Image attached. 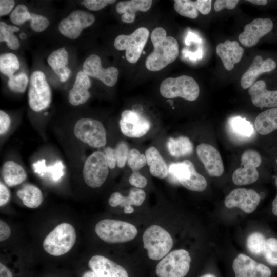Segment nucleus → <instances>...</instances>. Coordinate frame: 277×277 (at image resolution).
I'll use <instances>...</instances> for the list:
<instances>
[{
  "label": "nucleus",
  "instance_id": "f8f14e48",
  "mask_svg": "<svg viewBox=\"0 0 277 277\" xmlns=\"http://www.w3.org/2000/svg\"><path fill=\"white\" fill-rule=\"evenodd\" d=\"M261 163V156L256 150L245 151L241 156V167L236 169L232 174L233 183L241 186L255 182L259 177L256 168Z\"/></svg>",
  "mask_w": 277,
  "mask_h": 277
},
{
  "label": "nucleus",
  "instance_id": "4468645a",
  "mask_svg": "<svg viewBox=\"0 0 277 277\" xmlns=\"http://www.w3.org/2000/svg\"><path fill=\"white\" fill-rule=\"evenodd\" d=\"M83 71L89 77L98 79L108 87L113 86L117 81L118 69L114 67L104 68L100 57L95 54L90 55L85 60Z\"/></svg>",
  "mask_w": 277,
  "mask_h": 277
},
{
  "label": "nucleus",
  "instance_id": "c85d7f7f",
  "mask_svg": "<svg viewBox=\"0 0 277 277\" xmlns=\"http://www.w3.org/2000/svg\"><path fill=\"white\" fill-rule=\"evenodd\" d=\"M2 175L6 184L13 187L22 183L27 177L24 168L13 161L5 162L2 168Z\"/></svg>",
  "mask_w": 277,
  "mask_h": 277
},
{
  "label": "nucleus",
  "instance_id": "6e6d98bb",
  "mask_svg": "<svg viewBox=\"0 0 277 277\" xmlns=\"http://www.w3.org/2000/svg\"><path fill=\"white\" fill-rule=\"evenodd\" d=\"M271 212L274 216L277 217V193L272 202Z\"/></svg>",
  "mask_w": 277,
  "mask_h": 277
},
{
  "label": "nucleus",
  "instance_id": "f704fd0d",
  "mask_svg": "<svg viewBox=\"0 0 277 277\" xmlns=\"http://www.w3.org/2000/svg\"><path fill=\"white\" fill-rule=\"evenodd\" d=\"M20 64L17 56L12 53H4L0 55V71L8 78L19 69Z\"/></svg>",
  "mask_w": 277,
  "mask_h": 277
},
{
  "label": "nucleus",
  "instance_id": "09e8293b",
  "mask_svg": "<svg viewBox=\"0 0 277 277\" xmlns=\"http://www.w3.org/2000/svg\"><path fill=\"white\" fill-rule=\"evenodd\" d=\"M104 154L109 168L111 169H114L116 165L115 149L110 147H107L105 149Z\"/></svg>",
  "mask_w": 277,
  "mask_h": 277
},
{
  "label": "nucleus",
  "instance_id": "9b49d317",
  "mask_svg": "<svg viewBox=\"0 0 277 277\" xmlns=\"http://www.w3.org/2000/svg\"><path fill=\"white\" fill-rule=\"evenodd\" d=\"M109 173L104 153L94 151L85 160L83 175L86 184L91 188H98L105 182Z\"/></svg>",
  "mask_w": 277,
  "mask_h": 277
},
{
  "label": "nucleus",
  "instance_id": "c9c22d12",
  "mask_svg": "<svg viewBox=\"0 0 277 277\" xmlns=\"http://www.w3.org/2000/svg\"><path fill=\"white\" fill-rule=\"evenodd\" d=\"M267 238L262 232L256 231L250 234L246 242L248 250L256 256H263Z\"/></svg>",
  "mask_w": 277,
  "mask_h": 277
},
{
  "label": "nucleus",
  "instance_id": "423d86ee",
  "mask_svg": "<svg viewBox=\"0 0 277 277\" xmlns=\"http://www.w3.org/2000/svg\"><path fill=\"white\" fill-rule=\"evenodd\" d=\"M191 257L183 249L169 252L156 265L155 272L158 277H184L190 269Z\"/></svg>",
  "mask_w": 277,
  "mask_h": 277
},
{
  "label": "nucleus",
  "instance_id": "20e7f679",
  "mask_svg": "<svg viewBox=\"0 0 277 277\" xmlns=\"http://www.w3.org/2000/svg\"><path fill=\"white\" fill-rule=\"evenodd\" d=\"M143 241L149 258L155 261L163 259L173 246V240L169 232L157 225H151L145 230Z\"/></svg>",
  "mask_w": 277,
  "mask_h": 277
},
{
  "label": "nucleus",
  "instance_id": "4c0bfd02",
  "mask_svg": "<svg viewBox=\"0 0 277 277\" xmlns=\"http://www.w3.org/2000/svg\"><path fill=\"white\" fill-rule=\"evenodd\" d=\"M263 256L267 264L277 267V238H267Z\"/></svg>",
  "mask_w": 277,
  "mask_h": 277
},
{
  "label": "nucleus",
  "instance_id": "bf43d9fd",
  "mask_svg": "<svg viewBox=\"0 0 277 277\" xmlns=\"http://www.w3.org/2000/svg\"><path fill=\"white\" fill-rule=\"evenodd\" d=\"M19 38L21 39H25L27 38V34L25 32H21L19 35Z\"/></svg>",
  "mask_w": 277,
  "mask_h": 277
},
{
  "label": "nucleus",
  "instance_id": "393cba45",
  "mask_svg": "<svg viewBox=\"0 0 277 277\" xmlns=\"http://www.w3.org/2000/svg\"><path fill=\"white\" fill-rule=\"evenodd\" d=\"M216 51L225 68L228 71L231 70L234 64L241 61L244 53V49L239 46L238 42L229 39L224 43L219 44Z\"/></svg>",
  "mask_w": 277,
  "mask_h": 277
},
{
  "label": "nucleus",
  "instance_id": "39448f33",
  "mask_svg": "<svg viewBox=\"0 0 277 277\" xmlns=\"http://www.w3.org/2000/svg\"><path fill=\"white\" fill-rule=\"evenodd\" d=\"M160 91L162 96L166 98L180 97L193 101L199 96L200 88L193 77L184 75L163 80L160 87Z\"/></svg>",
  "mask_w": 277,
  "mask_h": 277
},
{
  "label": "nucleus",
  "instance_id": "13d9d810",
  "mask_svg": "<svg viewBox=\"0 0 277 277\" xmlns=\"http://www.w3.org/2000/svg\"><path fill=\"white\" fill-rule=\"evenodd\" d=\"M82 277H103L101 276L92 271H88L85 272L82 275Z\"/></svg>",
  "mask_w": 277,
  "mask_h": 277
},
{
  "label": "nucleus",
  "instance_id": "bb28decb",
  "mask_svg": "<svg viewBox=\"0 0 277 277\" xmlns=\"http://www.w3.org/2000/svg\"><path fill=\"white\" fill-rule=\"evenodd\" d=\"M151 0H130L119 2L115 10L117 13L122 14V21L124 23H131L135 19V13L140 11L146 12L151 7Z\"/></svg>",
  "mask_w": 277,
  "mask_h": 277
},
{
  "label": "nucleus",
  "instance_id": "49530a36",
  "mask_svg": "<svg viewBox=\"0 0 277 277\" xmlns=\"http://www.w3.org/2000/svg\"><path fill=\"white\" fill-rule=\"evenodd\" d=\"M238 2V0H217L214 4V9L217 12L224 8L233 9Z\"/></svg>",
  "mask_w": 277,
  "mask_h": 277
},
{
  "label": "nucleus",
  "instance_id": "052dcab7",
  "mask_svg": "<svg viewBox=\"0 0 277 277\" xmlns=\"http://www.w3.org/2000/svg\"><path fill=\"white\" fill-rule=\"evenodd\" d=\"M200 277H215L214 275L211 274H206L202 276H201Z\"/></svg>",
  "mask_w": 277,
  "mask_h": 277
},
{
  "label": "nucleus",
  "instance_id": "2eb2a0df",
  "mask_svg": "<svg viewBox=\"0 0 277 277\" xmlns=\"http://www.w3.org/2000/svg\"><path fill=\"white\" fill-rule=\"evenodd\" d=\"M274 23L270 18H257L244 27L239 36L241 43L246 47L255 45L260 39L273 30Z\"/></svg>",
  "mask_w": 277,
  "mask_h": 277
},
{
  "label": "nucleus",
  "instance_id": "412c9836",
  "mask_svg": "<svg viewBox=\"0 0 277 277\" xmlns=\"http://www.w3.org/2000/svg\"><path fill=\"white\" fill-rule=\"evenodd\" d=\"M253 104L261 108L277 107V89L269 90L263 80L255 82L248 90Z\"/></svg>",
  "mask_w": 277,
  "mask_h": 277
},
{
  "label": "nucleus",
  "instance_id": "58836bf2",
  "mask_svg": "<svg viewBox=\"0 0 277 277\" xmlns=\"http://www.w3.org/2000/svg\"><path fill=\"white\" fill-rule=\"evenodd\" d=\"M29 80L25 73H20L9 78L8 86L13 92L24 93L27 89Z\"/></svg>",
  "mask_w": 277,
  "mask_h": 277
},
{
  "label": "nucleus",
  "instance_id": "de8ad7c7",
  "mask_svg": "<svg viewBox=\"0 0 277 277\" xmlns=\"http://www.w3.org/2000/svg\"><path fill=\"white\" fill-rule=\"evenodd\" d=\"M11 124V120L8 114L4 111L0 110V135L3 136L8 131Z\"/></svg>",
  "mask_w": 277,
  "mask_h": 277
},
{
  "label": "nucleus",
  "instance_id": "6e6552de",
  "mask_svg": "<svg viewBox=\"0 0 277 277\" xmlns=\"http://www.w3.org/2000/svg\"><path fill=\"white\" fill-rule=\"evenodd\" d=\"M75 137L93 148H100L106 145V131L103 123L89 117L79 119L73 128Z\"/></svg>",
  "mask_w": 277,
  "mask_h": 277
},
{
  "label": "nucleus",
  "instance_id": "e433bc0d",
  "mask_svg": "<svg viewBox=\"0 0 277 277\" xmlns=\"http://www.w3.org/2000/svg\"><path fill=\"white\" fill-rule=\"evenodd\" d=\"M174 8L179 14L190 18H196L199 14L195 1L176 0L174 1Z\"/></svg>",
  "mask_w": 277,
  "mask_h": 277
},
{
  "label": "nucleus",
  "instance_id": "a211bd4d",
  "mask_svg": "<svg viewBox=\"0 0 277 277\" xmlns=\"http://www.w3.org/2000/svg\"><path fill=\"white\" fill-rule=\"evenodd\" d=\"M261 199V195L253 189L244 188L233 190L225 199L226 207H238L247 213H251L256 209Z\"/></svg>",
  "mask_w": 277,
  "mask_h": 277
},
{
  "label": "nucleus",
  "instance_id": "473e14b6",
  "mask_svg": "<svg viewBox=\"0 0 277 277\" xmlns=\"http://www.w3.org/2000/svg\"><path fill=\"white\" fill-rule=\"evenodd\" d=\"M19 31L15 26L9 25L4 22H0V42H5L8 47L12 50H17L20 43L14 32Z\"/></svg>",
  "mask_w": 277,
  "mask_h": 277
},
{
  "label": "nucleus",
  "instance_id": "9d476101",
  "mask_svg": "<svg viewBox=\"0 0 277 277\" xmlns=\"http://www.w3.org/2000/svg\"><path fill=\"white\" fill-rule=\"evenodd\" d=\"M149 35L148 30L141 27L129 35H118L114 41V46L117 50H125L126 60L134 64L139 60Z\"/></svg>",
  "mask_w": 277,
  "mask_h": 277
},
{
  "label": "nucleus",
  "instance_id": "dca6fc26",
  "mask_svg": "<svg viewBox=\"0 0 277 277\" xmlns=\"http://www.w3.org/2000/svg\"><path fill=\"white\" fill-rule=\"evenodd\" d=\"M232 268L235 277H272V271L267 265L258 263L250 257L240 253L234 259Z\"/></svg>",
  "mask_w": 277,
  "mask_h": 277
},
{
  "label": "nucleus",
  "instance_id": "5fc2aeb1",
  "mask_svg": "<svg viewBox=\"0 0 277 277\" xmlns=\"http://www.w3.org/2000/svg\"><path fill=\"white\" fill-rule=\"evenodd\" d=\"M0 277H13L10 270L2 263H0Z\"/></svg>",
  "mask_w": 277,
  "mask_h": 277
},
{
  "label": "nucleus",
  "instance_id": "37998d69",
  "mask_svg": "<svg viewBox=\"0 0 277 277\" xmlns=\"http://www.w3.org/2000/svg\"><path fill=\"white\" fill-rule=\"evenodd\" d=\"M114 149L116 157V165L120 168H123L127 162L130 151L128 145L126 142L122 141L117 144Z\"/></svg>",
  "mask_w": 277,
  "mask_h": 277
},
{
  "label": "nucleus",
  "instance_id": "680f3d73",
  "mask_svg": "<svg viewBox=\"0 0 277 277\" xmlns=\"http://www.w3.org/2000/svg\"><path fill=\"white\" fill-rule=\"evenodd\" d=\"M276 165H277V157L276 159ZM274 183H275V185L276 187H277V176L275 177Z\"/></svg>",
  "mask_w": 277,
  "mask_h": 277
},
{
  "label": "nucleus",
  "instance_id": "79ce46f5",
  "mask_svg": "<svg viewBox=\"0 0 277 277\" xmlns=\"http://www.w3.org/2000/svg\"><path fill=\"white\" fill-rule=\"evenodd\" d=\"M49 21L44 15L31 13L30 26L35 32L39 33L46 30L49 25Z\"/></svg>",
  "mask_w": 277,
  "mask_h": 277
},
{
  "label": "nucleus",
  "instance_id": "3c124183",
  "mask_svg": "<svg viewBox=\"0 0 277 277\" xmlns=\"http://www.w3.org/2000/svg\"><path fill=\"white\" fill-rule=\"evenodd\" d=\"M196 8L203 15L208 14L211 10V0H196L195 1Z\"/></svg>",
  "mask_w": 277,
  "mask_h": 277
},
{
  "label": "nucleus",
  "instance_id": "7c9ffc66",
  "mask_svg": "<svg viewBox=\"0 0 277 277\" xmlns=\"http://www.w3.org/2000/svg\"><path fill=\"white\" fill-rule=\"evenodd\" d=\"M23 203L30 208H36L42 203L44 197L41 189L33 184H26L16 193Z\"/></svg>",
  "mask_w": 277,
  "mask_h": 277
},
{
  "label": "nucleus",
  "instance_id": "603ef678",
  "mask_svg": "<svg viewBox=\"0 0 277 277\" xmlns=\"http://www.w3.org/2000/svg\"><path fill=\"white\" fill-rule=\"evenodd\" d=\"M10 192L8 187L3 183H0V206L5 205L9 201Z\"/></svg>",
  "mask_w": 277,
  "mask_h": 277
},
{
  "label": "nucleus",
  "instance_id": "c03bdc74",
  "mask_svg": "<svg viewBox=\"0 0 277 277\" xmlns=\"http://www.w3.org/2000/svg\"><path fill=\"white\" fill-rule=\"evenodd\" d=\"M115 1L113 0H84L81 2L88 10L98 11L105 8L108 4H113Z\"/></svg>",
  "mask_w": 277,
  "mask_h": 277
},
{
  "label": "nucleus",
  "instance_id": "a18cd8bd",
  "mask_svg": "<svg viewBox=\"0 0 277 277\" xmlns=\"http://www.w3.org/2000/svg\"><path fill=\"white\" fill-rule=\"evenodd\" d=\"M129 182L135 187L142 188L147 184V180L138 171H133L129 178Z\"/></svg>",
  "mask_w": 277,
  "mask_h": 277
},
{
  "label": "nucleus",
  "instance_id": "cd10ccee",
  "mask_svg": "<svg viewBox=\"0 0 277 277\" xmlns=\"http://www.w3.org/2000/svg\"><path fill=\"white\" fill-rule=\"evenodd\" d=\"M145 155L151 175L161 179L168 175L169 168L156 147L151 146L147 149Z\"/></svg>",
  "mask_w": 277,
  "mask_h": 277
},
{
  "label": "nucleus",
  "instance_id": "f3484780",
  "mask_svg": "<svg viewBox=\"0 0 277 277\" xmlns=\"http://www.w3.org/2000/svg\"><path fill=\"white\" fill-rule=\"evenodd\" d=\"M119 124L123 134L131 138L143 136L151 127L149 120L130 110H125L122 112Z\"/></svg>",
  "mask_w": 277,
  "mask_h": 277
},
{
  "label": "nucleus",
  "instance_id": "f257e3e1",
  "mask_svg": "<svg viewBox=\"0 0 277 277\" xmlns=\"http://www.w3.org/2000/svg\"><path fill=\"white\" fill-rule=\"evenodd\" d=\"M150 38L154 50L146 58L145 66L149 71H158L176 60L179 44L175 38L167 36L166 30L160 27L153 30Z\"/></svg>",
  "mask_w": 277,
  "mask_h": 277
},
{
  "label": "nucleus",
  "instance_id": "aec40b11",
  "mask_svg": "<svg viewBox=\"0 0 277 277\" xmlns=\"http://www.w3.org/2000/svg\"><path fill=\"white\" fill-rule=\"evenodd\" d=\"M277 67L275 60L271 57L263 59L261 55L255 56L248 70L243 74L241 79V85L244 89L250 87L260 75L269 73Z\"/></svg>",
  "mask_w": 277,
  "mask_h": 277
},
{
  "label": "nucleus",
  "instance_id": "ddd939ff",
  "mask_svg": "<svg viewBox=\"0 0 277 277\" xmlns=\"http://www.w3.org/2000/svg\"><path fill=\"white\" fill-rule=\"evenodd\" d=\"M95 20L92 13L82 9L75 10L60 22L58 31L65 37L76 39L83 30L92 25Z\"/></svg>",
  "mask_w": 277,
  "mask_h": 277
},
{
  "label": "nucleus",
  "instance_id": "f03ea898",
  "mask_svg": "<svg viewBox=\"0 0 277 277\" xmlns=\"http://www.w3.org/2000/svg\"><path fill=\"white\" fill-rule=\"evenodd\" d=\"M95 231L103 241L109 243H120L131 241L137 234L133 224L120 220L104 219L95 226Z\"/></svg>",
  "mask_w": 277,
  "mask_h": 277
},
{
  "label": "nucleus",
  "instance_id": "b1692460",
  "mask_svg": "<svg viewBox=\"0 0 277 277\" xmlns=\"http://www.w3.org/2000/svg\"><path fill=\"white\" fill-rule=\"evenodd\" d=\"M91 85L89 76L83 70L79 71L73 86L69 91L68 100L69 103L74 106L85 104L90 97L89 89Z\"/></svg>",
  "mask_w": 277,
  "mask_h": 277
},
{
  "label": "nucleus",
  "instance_id": "4be33fe9",
  "mask_svg": "<svg viewBox=\"0 0 277 277\" xmlns=\"http://www.w3.org/2000/svg\"><path fill=\"white\" fill-rule=\"evenodd\" d=\"M88 266L92 271L103 277H129L123 266L102 255L91 257Z\"/></svg>",
  "mask_w": 277,
  "mask_h": 277
},
{
  "label": "nucleus",
  "instance_id": "1a4fd4ad",
  "mask_svg": "<svg viewBox=\"0 0 277 277\" xmlns=\"http://www.w3.org/2000/svg\"><path fill=\"white\" fill-rule=\"evenodd\" d=\"M28 98L30 108L35 112H41L49 106L52 100L51 90L43 72L36 70L32 73Z\"/></svg>",
  "mask_w": 277,
  "mask_h": 277
},
{
  "label": "nucleus",
  "instance_id": "72a5a7b5",
  "mask_svg": "<svg viewBox=\"0 0 277 277\" xmlns=\"http://www.w3.org/2000/svg\"><path fill=\"white\" fill-rule=\"evenodd\" d=\"M229 126L231 131L242 137H250L254 133L252 124L244 118L235 116L229 121Z\"/></svg>",
  "mask_w": 277,
  "mask_h": 277
},
{
  "label": "nucleus",
  "instance_id": "c756f323",
  "mask_svg": "<svg viewBox=\"0 0 277 277\" xmlns=\"http://www.w3.org/2000/svg\"><path fill=\"white\" fill-rule=\"evenodd\" d=\"M254 127L261 135H268L277 130V107L261 112L254 120Z\"/></svg>",
  "mask_w": 277,
  "mask_h": 277
},
{
  "label": "nucleus",
  "instance_id": "6ab92c4d",
  "mask_svg": "<svg viewBox=\"0 0 277 277\" xmlns=\"http://www.w3.org/2000/svg\"><path fill=\"white\" fill-rule=\"evenodd\" d=\"M196 153L210 176L219 177L222 175L224 171L223 163L219 152L214 146L201 143L196 147Z\"/></svg>",
  "mask_w": 277,
  "mask_h": 277
},
{
  "label": "nucleus",
  "instance_id": "ea45409f",
  "mask_svg": "<svg viewBox=\"0 0 277 277\" xmlns=\"http://www.w3.org/2000/svg\"><path fill=\"white\" fill-rule=\"evenodd\" d=\"M10 21L16 25H21L31 19V13L27 7L19 4L15 7L10 15Z\"/></svg>",
  "mask_w": 277,
  "mask_h": 277
},
{
  "label": "nucleus",
  "instance_id": "0eeeda50",
  "mask_svg": "<svg viewBox=\"0 0 277 277\" xmlns=\"http://www.w3.org/2000/svg\"><path fill=\"white\" fill-rule=\"evenodd\" d=\"M168 175L191 191L201 192L207 186L205 178L196 171L193 163L188 160L171 164Z\"/></svg>",
  "mask_w": 277,
  "mask_h": 277
},
{
  "label": "nucleus",
  "instance_id": "7ed1b4c3",
  "mask_svg": "<svg viewBox=\"0 0 277 277\" xmlns=\"http://www.w3.org/2000/svg\"><path fill=\"white\" fill-rule=\"evenodd\" d=\"M76 239L74 227L67 223L58 225L45 238L43 248L48 254L60 256L69 252Z\"/></svg>",
  "mask_w": 277,
  "mask_h": 277
},
{
  "label": "nucleus",
  "instance_id": "5701e85b",
  "mask_svg": "<svg viewBox=\"0 0 277 277\" xmlns=\"http://www.w3.org/2000/svg\"><path fill=\"white\" fill-rule=\"evenodd\" d=\"M146 198L145 191L137 187L132 188L127 196H123L118 192L113 193L110 196L108 203L113 207L117 206L124 207L125 213L130 214L134 212L132 205L138 206L141 205Z\"/></svg>",
  "mask_w": 277,
  "mask_h": 277
},
{
  "label": "nucleus",
  "instance_id": "8fccbe9b",
  "mask_svg": "<svg viewBox=\"0 0 277 277\" xmlns=\"http://www.w3.org/2000/svg\"><path fill=\"white\" fill-rule=\"evenodd\" d=\"M15 4L13 0H1L0 16L2 17L9 14L14 8Z\"/></svg>",
  "mask_w": 277,
  "mask_h": 277
},
{
  "label": "nucleus",
  "instance_id": "4d7b16f0",
  "mask_svg": "<svg viewBox=\"0 0 277 277\" xmlns=\"http://www.w3.org/2000/svg\"><path fill=\"white\" fill-rule=\"evenodd\" d=\"M248 2L256 5L265 6L268 3L267 0H248Z\"/></svg>",
  "mask_w": 277,
  "mask_h": 277
},
{
  "label": "nucleus",
  "instance_id": "864d4df0",
  "mask_svg": "<svg viewBox=\"0 0 277 277\" xmlns=\"http://www.w3.org/2000/svg\"><path fill=\"white\" fill-rule=\"evenodd\" d=\"M11 235L9 226L4 221H0V241L3 242L8 239Z\"/></svg>",
  "mask_w": 277,
  "mask_h": 277
},
{
  "label": "nucleus",
  "instance_id": "a19ab883",
  "mask_svg": "<svg viewBox=\"0 0 277 277\" xmlns=\"http://www.w3.org/2000/svg\"><path fill=\"white\" fill-rule=\"evenodd\" d=\"M147 163L145 155L141 154L135 148L130 150L127 164L132 171H138Z\"/></svg>",
  "mask_w": 277,
  "mask_h": 277
},
{
  "label": "nucleus",
  "instance_id": "2f4dec72",
  "mask_svg": "<svg viewBox=\"0 0 277 277\" xmlns=\"http://www.w3.org/2000/svg\"><path fill=\"white\" fill-rule=\"evenodd\" d=\"M170 154L175 157L190 155L193 149V144L188 137L180 136L176 138L170 137L167 142Z\"/></svg>",
  "mask_w": 277,
  "mask_h": 277
},
{
  "label": "nucleus",
  "instance_id": "a878e982",
  "mask_svg": "<svg viewBox=\"0 0 277 277\" xmlns=\"http://www.w3.org/2000/svg\"><path fill=\"white\" fill-rule=\"evenodd\" d=\"M68 59V53L65 47L54 50L47 58L48 65L61 82L68 80L71 74V70L67 66Z\"/></svg>",
  "mask_w": 277,
  "mask_h": 277
}]
</instances>
